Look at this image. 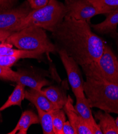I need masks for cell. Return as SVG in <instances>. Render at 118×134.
<instances>
[{"mask_svg": "<svg viewBox=\"0 0 118 134\" xmlns=\"http://www.w3.org/2000/svg\"><path fill=\"white\" fill-rule=\"evenodd\" d=\"M89 24L65 16L52 32L57 50L65 51L81 67L97 62L105 45Z\"/></svg>", "mask_w": 118, "mask_h": 134, "instance_id": "1", "label": "cell"}, {"mask_svg": "<svg viewBox=\"0 0 118 134\" xmlns=\"http://www.w3.org/2000/svg\"><path fill=\"white\" fill-rule=\"evenodd\" d=\"M82 68L86 76L84 90L90 108L118 114V85L105 79L96 63Z\"/></svg>", "mask_w": 118, "mask_h": 134, "instance_id": "2", "label": "cell"}, {"mask_svg": "<svg viewBox=\"0 0 118 134\" xmlns=\"http://www.w3.org/2000/svg\"><path fill=\"white\" fill-rule=\"evenodd\" d=\"M64 4L58 0H49L45 7L32 10L10 31H19L29 26H36L45 30L53 32L66 15Z\"/></svg>", "mask_w": 118, "mask_h": 134, "instance_id": "3", "label": "cell"}, {"mask_svg": "<svg viewBox=\"0 0 118 134\" xmlns=\"http://www.w3.org/2000/svg\"><path fill=\"white\" fill-rule=\"evenodd\" d=\"M5 41L19 49L34 52L41 55L58 52L55 45L51 42L45 30L36 26H29L12 32Z\"/></svg>", "mask_w": 118, "mask_h": 134, "instance_id": "4", "label": "cell"}, {"mask_svg": "<svg viewBox=\"0 0 118 134\" xmlns=\"http://www.w3.org/2000/svg\"><path fill=\"white\" fill-rule=\"evenodd\" d=\"M61 60L67 72L68 81L76 97H85L84 90V80L79 65L65 51H58Z\"/></svg>", "mask_w": 118, "mask_h": 134, "instance_id": "5", "label": "cell"}, {"mask_svg": "<svg viewBox=\"0 0 118 134\" xmlns=\"http://www.w3.org/2000/svg\"><path fill=\"white\" fill-rule=\"evenodd\" d=\"M66 15L76 20L86 21L89 23L93 17L104 12L95 7L88 0H65Z\"/></svg>", "mask_w": 118, "mask_h": 134, "instance_id": "6", "label": "cell"}, {"mask_svg": "<svg viewBox=\"0 0 118 134\" xmlns=\"http://www.w3.org/2000/svg\"><path fill=\"white\" fill-rule=\"evenodd\" d=\"M96 64L105 79L118 85V59L108 46L105 45L102 55Z\"/></svg>", "mask_w": 118, "mask_h": 134, "instance_id": "7", "label": "cell"}, {"mask_svg": "<svg viewBox=\"0 0 118 134\" xmlns=\"http://www.w3.org/2000/svg\"><path fill=\"white\" fill-rule=\"evenodd\" d=\"M32 10L27 1L17 8L0 11V30L10 31Z\"/></svg>", "mask_w": 118, "mask_h": 134, "instance_id": "8", "label": "cell"}, {"mask_svg": "<svg viewBox=\"0 0 118 134\" xmlns=\"http://www.w3.org/2000/svg\"><path fill=\"white\" fill-rule=\"evenodd\" d=\"M16 82L23 86H27L30 89L42 91V88L49 86L51 83L47 80L30 72L19 71L17 72Z\"/></svg>", "mask_w": 118, "mask_h": 134, "instance_id": "9", "label": "cell"}, {"mask_svg": "<svg viewBox=\"0 0 118 134\" xmlns=\"http://www.w3.org/2000/svg\"><path fill=\"white\" fill-rule=\"evenodd\" d=\"M24 99H27L33 103L35 107H38L41 109L49 112L58 109L41 92L30 89L25 90Z\"/></svg>", "mask_w": 118, "mask_h": 134, "instance_id": "10", "label": "cell"}, {"mask_svg": "<svg viewBox=\"0 0 118 134\" xmlns=\"http://www.w3.org/2000/svg\"><path fill=\"white\" fill-rule=\"evenodd\" d=\"M40 124L38 116L30 110H27L23 112L16 127L9 134H15L18 131V134H27L28 128L34 124Z\"/></svg>", "mask_w": 118, "mask_h": 134, "instance_id": "11", "label": "cell"}, {"mask_svg": "<svg viewBox=\"0 0 118 134\" xmlns=\"http://www.w3.org/2000/svg\"><path fill=\"white\" fill-rule=\"evenodd\" d=\"M117 25L118 9L108 13L106 19L103 21L97 24L91 25V26L98 33L115 34Z\"/></svg>", "mask_w": 118, "mask_h": 134, "instance_id": "12", "label": "cell"}, {"mask_svg": "<svg viewBox=\"0 0 118 134\" xmlns=\"http://www.w3.org/2000/svg\"><path fill=\"white\" fill-rule=\"evenodd\" d=\"M0 55L14 56L20 58H36L39 59L42 55L39 53L23 50L20 49H15L13 45L6 41L0 42Z\"/></svg>", "mask_w": 118, "mask_h": 134, "instance_id": "13", "label": "cell"}, {"mask_svg": "<svg viewBox=\"0 0 118 134\" xmlns=\"http://www.w3.org/2000/svg\"><path fill=\"white\" fill-rule=\"evenodd\" d=\"M41 92L58 109H63L68 100V97L64 91L58 86H49L42 89Z\"/></svg>", "mask_w": 118, "mask_h": 134, "instance_id": "14", "label": "cell"}, {"mask_svg": "<svg viewBox=\"0 0 118 134\" xmlns=\"http://www.w3.org/2000/svg\"><path fill=\"white\" fill-rule=\"evenodd\" d=\"M102 112V110L95 113V117L99 120L100 126L103 134H118L117 127L115 120L110 115V113Z\"/></svg>", "mask_w": 118, "mask_h": 134, "instance_id": "15", "label": "cell"}, {"mask_svg": "<svg viewBox=\"0 0 118 134\" xmlns=\"http://www.w3.org/2000/svg\"><path fill=\"white\" fill-rule=\"evenodd\" d=\"M24 86L17 83L14 91L8 98L7 102L0 108V112L8 109L12 106L21 107L22 101L24 99Z\"/></svg>", "mask_w": 118, "mask_h": 134, "instance_id": "16", "label": "cell"}, {"mask_svg": "<svg viewBox=\"0 0 118 134\" xmlns=\"http://www.w3.org/2000/svg\"><path fill=\"white\" fill-rule=\"evenodd\" d=\"M76 98V104L74 106V108L81 117L89 125L95 120L91 113V108L90 107L88 100L85 97L84 98Z\"/></svg>", "mask_w": 118, "mask_h": 134, "instance_id": "17", "label": "cell"}, {"mask_svg": "<svg viewBox=\"0 0 118 134\" xmlns=\"http://www.w3.org/2000/svg\"><path fill=\"white\" fill-rule=\"evenodd\" d=\"M39 121L44 134H54L53 126V116L51 111H45L38 107H36Z\"/></svg>", "mask_w": 118, "mask_h": 134, "instance_id": "18", "label": "cell"}, {"mask_svg": "<svg viewBox=\"0 0 118 134\" xmlns=\"http://www.w3.org/2000/svg\"><path fill=\"white\" fill-rule=\"evenodd\" d=\"M63 110L68 116V120L76 131L77 127L82 117L79 115L76 111L73 105V100L70 96H68V100L63 106Z\"/></svg>", "mask_w": 118, "mask_h": 134, "instance_id": "19", "label": "cell"}, {"mask_svg": "<svg viewBox=\"0 0 118 134\" xmlns=\"http://www.w3.org/2000/svg\"><path fill=\"white\" fill-rule=\"evenodd\" d=\"M53 116V126L54 134H63V127L66 121L65 113L63 109L52 111Z\"/></svg>", "mask_w": 118, "mask_h": 134, "instance_id": "20", "label": "cell"}, {"mask_svg": "<svg viewBox=\"0 0 118 134\" xmlns=\"http://www.w3.org/2000/svg\"><path fill=\"white\" fill-rule=\"evenodd\" d=\"M95 7L103 11L105 14L118 9V0H88Z\"/></svg>", "mask_w": 118, "mask_h": 134, "instance_id": "21", "label": "cell"}, {"mask_svg": "<svg viewBox=\"0 0 118 134\" xmlns=\"http://www.w3.org/2000/svg\"><path fill=\"white\" fill-rule=\"evenodd\" d=\"M17 75V72L12 71L8 67L0 65V79L16 82Z\"/></svg>", "mask_w": 118, "mask_h": 134, "instance_id": "22", "label": "cell"}, {"mask_svg": "<svg viewBox=\"0 0 118 134\" xmlns=\"http://www.w3.org/2000/svg\"><path fill=\"white\" fill-rule=\"evenodd\" d=\"M19 59V58L16 57L0 55V65L10 68Z\"/></svg>", "mask_w": 118, "mask_h": 134, "instance_id": "23", "label": "cell"}, {"mask_svg": "<svg viewBox=\"0 0 118 134\" xmlns=\"http://www.w3.org/2000/svg\"><path fill=\"white\" fill-rule=\"evenodd\" d=\"M49 0H27L29 4L33 10L38 9L46 5Z\"/></svg>", "mask_w": 118, "mask_h": 134, "instance_id": "24", "label": "cell"}, {"mask_svg": "<svg viewBox=\"0 0 118 134\" xmlns=\"http://www.w3.org/2000/svg\"><path fill=\"white\" fill-rule=\"evenodd\" d=\"M16 0H0V11L12 8Z\"/></svg>", "mask_w": 118, "mask_h": 134, "instance_id": "25", "label": "cell"}, {"mask_svg": "<svg viewBox=\"0 0 118 134\" xmlns=\"http://www.w3.org/2000/svg\"><path fill=\"white\" fill-rule=\"evenodd\" d=\"M63 134H76V131L69 121H66L63 127Z\"/></svg>", "mask_w": 118, "mask_h": 134, "instance_id": "26", "label": "cell"}, {"mask_svg": "<svg viewBox=\"0 0 118 134\" xmlns=\"http://www.w3.org/2000/svg\"><path fill=\"white\" fill-rule=\"evenodd\" d=\"M12 32L0 30V42L5 41L7 38L12 34Z\"/></svg>", "mask_w": 118, "mask_h": 134, "instance_id": "27", "label": "cell"}, {"mask_svg": "<svg viewBox=\"0 0 118 134\" xmlns=\"http://www.w3.org/2000/svg\"><path fill=\"white\" fill-rule=\"evenodd\" d=\"M115 122H116V126L117 127V130H118V116L117 117V118L115 120Z\"/></svg>", "mask_w": 118, "mask_h": 134, "instance_id": "28", "label": "cell"}, {"mask_svg": "<svg viewBox=\"0 0 118 134\" xmlns=\"http://www.w3.org/2000/svg\"><path fill=\"white\" fill-rule=\"evenodd\" d=\"M117 50H118V41H117Z\"/></svg>", "mask_w": 118, "mask_h": 134, "instance_id": "29", "label": "cell"}]
</instances>
